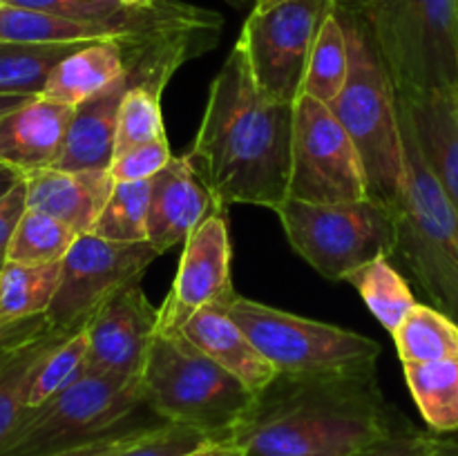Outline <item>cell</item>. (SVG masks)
<instances>
[{
	"instance_id": "44",
	"label": "cell",
	"mask_w": 458,
	"mask_h": 456,
	"mask_svg": "<svg viewBox=\"0 0 458 456\" xmlns=\"http://www.w3.org/2000/svg\"><path fill=\"white\" fill-rule=\"evenodd\" d=\"M282 3H289V0H255L253 3V12H267V9L277 7Z\"/></svg>"
},
{
	"instance_id": "39",
	"label": "cell",
	"mask_w": 458,
	"mask_h": 456,
	"mask_svg": "<svg viewBox=\"0 0 458 456\" xmlns=\"http://www.w3.org/2000/svg\"><path fill=\"white\" fill-rule=\"evenodd\" d=\"M49 322L45 316L30 317V320H18V322H0V349L7 347V344L18 342V340H25L30 335L38 334L40 329H45Z\"/></svg>"
},
{
	"instance_id": "41",
	"label": "cell",
	"mask_w": 458,
	"mask_h": 456,
	"mask_svg": "<svg viewBox=\"0 0 458 456\" xmlns=\"http://www.w3.org/2000/svg\"><path fill=\"white\" fill-rule=\"evenodd\" d=\"M22 179L25 177H22L21 173H16V170L9 168V165L0 164V199H3L16 183H21Z\"/></svg>"
},
{
	"instance_id": "5",
	"label": "cell",
	"mask_w": 458,
	"mask_h": 456,
	"mask_svg": "<svg viewBox=\"0 0 458 456\" xmlns=\"http://www.w3.org/2000/svg\"><path fill=\"white\" fill-rule=\"evenodd\" d=\"M146 407L161 420L226 441L246 418L255 393L197 349L182 331L157 334L141 371Z\"/></svg>"
},
{
	"instance_id": "19",
	"label": "cell",
	"mask_w": 458,
	"mask_h": 456,
	"mask_svg": "<svg viewBox=\"0 0 458 456\" xmlns=\"http://www.w3.org/2000/svg\"><path fill=\"white\" fill-rule=\"evenodd\" d=\"M27 208L58 219L79 235L94 231L98 215L106 208L114 177L110 170H40L25 177Z\"/></svg>"
},
{
	"instance_id": "24",
	"label": "cell",
	"mask_w": 458,
	"mask_h": 456,
	"mask_svg": "<svg viewBox=\"0 0 458 456\" xmlns=\"http://www.w3.org/2000/svg\"><path fill=\"white\" fill-rule=\"evenodd\" d=\"M392 335L403 365L458 358V325L432 304H416Z\"/></svg>"
},
{
	"instance_id": "11",
	"label": "cell",
	"mask_w": 458,
	"mask_h": 456,
	"mask_svg": "<svg viewBox=\"0 0 458 456\" xmlns=\"http://www.w3.org/2000/svg\"><path fill=\"white\" fill-rule=\"evenodd\" d=\"M289 199L347 204L367 197L360 155L327 103L300 97L293 106Z\"/></svg>"
},
{
	"instance_id": "10",
	"label": "cell",
	"mask_w": 458,
	"mask_h": 456,
	"mask_svg": "<svg viewBox=\"0 0 458 456\" xmlns=\"http://www.w3.org/2000/svg\"><path fill=\"white\" fill-rule=\"evenodd\" d=\"M335 7L338 0H289L267 12L250 9L237 43L264 97L298 103L313 45Z\"/></svg>"
},
{
	"instance_id": "2",
	"label": "cell",
	"mask_w": 458,
	"mask_h": 456,
	"mask_svg": "<svg viewBox=\"0 0 458 456\" xmlns=\"http://www.w3.org/2000/svg\"><path fill=\"white\" fill-rule=\"evenodd\" d=\"M405 427L376 374H277L228 443L246 456H353Z\"/></svg>"
},
{
	"instance_id": "12",
	"label": "cell",
	"mask_w": 458,
	"mask_h": 456,
	"mask_svg": "<svg viewBox=\"0 0 458 456\" xmlns=\"http://www.w3.org/2000/svg\"><path fill=\"white\" fill-rule=\"evenodd\" d=\"M159 258L150 241L119 244L97 237L94 232L76 237L61 262V282L49 304V326L65 334H79L94 313L123 286L141 280Z\"/></svg>"
},
{
	"instance_id": "16",
	"label": "cell",
	"mask_w": 458,
	"mask_h": 456,
	"mask_svg": "<svg viewBox=\"0 0 458 456\" xmlns=\"http://www.w3.org/2000/svg\"><path fill=\"white\" fill-rule=\"evenodd\" d=\"M401 121L458 213V92H396Z\"/></svg>"
},
{
	"instance_id": "25",
	"label": "cell",
	"mask_w": 458,
	"mask_h": 456,
	"mask_svg": "<svg viewBox=\"0 0 458 456\" xmlns=\"http://www.w3.org/2000/svg\"><path fill=\"white\" fill-rule=\"evenodd\" d=\"M61 282V262L22 266L7 264L0 273V322L45 316Z\"/></svg>"
},
{
	"instance_id": "32",
	"label": "cell",
	"mask_w": 458,
	"mask_h": 456,
	"mask_svg": "<svg viewBox=\"0 0 458 456\" xmlns=\"http://www.w3.org/2000/svg\"><path fill=\"white\" fill-rule=\"evenodd\" d=\"M159 139H165L161 94L143 85H130L119 110L116 155Z\"/></svg>"
},
{
	"instance_id": "28",
	"label": "cell",
	"mask_w": 458,
	"mask_h": 456,
	"mask_svg": "<svg viewBox=\"0 0 458 456\" xmlns=\"http://www.w3.org/2000/svg\"><path fill=\"white\" fill-rule=\"evenodd\" d=\"M349 76V49L344 27L338 13H331L318 34L313 45L311 58H309L307 76H304V97L316 101L331 103L340 97Z\"/></svg>"
},
{
	"instance_id": "8",
	"label": "cell",
	"mask_w": 458,
	"mask_h": 456,
	"mask_svg": "<svg viewBox=\"0 0 458 456\" xmlns=\"http://www.w3.org/2000/svg\"><path fill=\"white\" fill-rule=\"evenodd\" d=\"M226 308L277 374H376L380 344L367 335L280 311L240 293Z\"/></svg>"
},
{
	"instance_id": "45",
	"label": "cell",
	"mask_w": 458,
	"mask_h": 456,
	"mask_svg": "<svg viewBox=\"0 0 458 456\" xmlns=\"http://www.w3.org/2000/svg\"><path fill=\"white\" fill-rule=\"evenodd\" d=\"M119 3L128 9H137V7H150L155 0H119Z\"/></svg>"
},
{
	"instance_id": "48",
	"label": "cell",
	"mask_w": 458,
	"mask_h": 456,
	"mask_svg": "<svg viewBox=\"0 0 458 456\" xmlns=\"http://www.w3.org/2000/svg\"><path fill=\"white\" fill-rule=\"evenodd\" d=\"M0 273H3V271H0Z\"/></svg>"
},
{
	"instance_id": "30",
	"label": "cell",
	"mask_w": 458,
	"mask_h": 456,
	"mask_svg": "<svg viewBox=\"0 0 458 456\" xmlns=\"http://www.w3.org/2000/svg\"><path fill=\"white\" fill-rule=\"evenodd\" d=\"M148 206H150V179L116 182L92 232L119 244L148 241Z\"/></svg>"
},
{
	"instance_id": "17",
	"label": "cell",
	"mask_w": 458,
	"mask_h": 456,
	"mask_svg": "<svg viewBox=\"0 0 458 456\" xmlns=\"http://www.w3.org/2000/svg\"><path fill=\"white\" fill-rule=\"evenodd\" d=\"M76 107L36 97L0 116V164L22 177L56 165Z\"/></svg>"
},
{
	"instance_id": "20",
	"label": "cell",
	"mask_w": 458,
	"mask_h": 456,
	"mask_svg": "<svg viewBox=\"0 0 458 456\" xmlns=\"http://www.w3.org/2000/svg\"><path fill=\"white\" fill-rule=\"evenodd\" d=\"M130 76L121 79L106 92L81 103L72 116L65 146L58 156L56 170H110L116 155V128L119 110L130 88Z\"/></svg>"
},
{
	"instance_id": "21",
	"label": "cell",
	"mask_w": 458,
	"mask_h": 456,
	"mask_svg": "<svg viewBox=\"0 0 458 456\" xmlns=\"http://www.w3.org/2000/svg\"><path fill=\"white\" fill-rule=\"evenodd\" d=\"M128 76L125 54L119 40H97L81 45L63 58L49 74L40 97L63 106L79 107Z\"/></svg>"
},
{
	"instance_id": "6",
	"label": "cell",
	"mask_w": 458,
	"mask_h": 456,
	"mask_svg": "<svg viewBox=\"0 0 458 456\" xmlns=\"http://www.w3.org/2000/svg\"><path fill=\"white\" fill-rule=\"evenodd\" d=\"M407 188L392 213L396 259L434 308L458 325V213L425 164L414 137L401 121Z\"/></svg>"
},
{
	"instance_id": "26",
	"label": "cell",
	"mask_w": 458,
	"mask_h": 456,
	"mask_svg": "<svg viewBox=\"0 0 458 456\" xmlns=\"http://www.w3.org/2000/svg\"><path fill=\"white\" fill-rule=\"evenodd\" d=\"M85 43H4L0 40V94L40 97L63 58Z\"/></svg>"
},
{
	"instance_id": "9",
	"label": "cell",
	"mask_w": 458,
	"mask_h": 456,
	"mask_svg": "<svg viewBox=\"0 0 458 456\" xmlns=\"http://www.w3.org/2000/svg\"><path fill=\"white\" fill-rule=\"evenodd\" d=\"M277 217L295 253L327 280L344 282L374 259H392V213L369 199L347 204L286 199Z\"/></svg>"
},
{
	"instance_id": "31",
	"label": "cell",
	"mask_w": 458,
	"mask_h": 456,
	"mask_svg": "<svg viewBox=\"0 0 458 456\" xmlns=\"http://www.w3.org/2000/svg\"><path fill=\"white\" fill-rule=\"evenodd\" d=\"M88 374V334L70 335L63 340L36 369L27 389V410L40 407Z\"/></svg>"
},
{
	"instance_id": "33",
	"label": "cell",
	"mask_w": 458,
	"mask_h": 456,
	"mask_svg": "<svg viewBox=\"0 0 458 456\" xmlns=\"http://www.w3.org/2000/svg\"><path fill=\"white\" fill-rule=\"evenodd\" d=\"M208 443H215V438H210L208 434L164 420L148 429L119 456H191Z\"/></svg>"
},
{
	"instance_id": "40",
	"label": "cell",
	"mask_w": 458,
	"mask_h": 456,
	"mask_svg": "<svg viewBox=\"0 0 458 456\" xmlns=\"http://www.w3.org/2000/svg\"><path fill=\"white\" fill-rule=\"evenodd\" d=\"M429 456H458V432L452 436H438L434 443V450Z\"/></svg>"
},
{
	"instance_id": "15",
	"label": "cell",
	"mask_w": 458,
	"mask_h": 456,
	"mask_svg": "<svg viewBox=\"0 0 458 456\" xmlns=\"http://www.w3.org/2000/svg\"><path fill=\"white\" fill-rule=\"evenodd\" d=\"M213 206L208 188L197 177L188 156H173L168 165L150 179L148 241L159 255L186 244Z\"/></svg>"
},
{
	"instance_id": "42",
	"label": "cell",
	"mask_w": 458,
	"mask_h": 456,
	"mask_svg": "<svg viewBox=\"0 0 458 456\" xmlns=\"http://www.w3.org/2000/svg\"><path fill=\"white\" fill-rule=\"evenodd\" d=\"M36 97H27V94H0V116L9 114L16 107L25 106L27 101H31Z\"/></svg>"
},
{
	"instance_id": "43",
	"label": "cell",
	"mask_w": 458,
	"mask_h": 456,
	"mask_svg": "<svg viewBox=\"0 0 458 456\" xmlns=\"http://www.w3.org/2000/svg\"><path fill=\"white\" fill-rule=\"evenodd\" d=\"M228 445H231V443L215 441V443H208V445H206V447H201L199 452H195V454H191V456H219L224 450H226Z\"/></svg>"
},
{
	"instance_id": "22",
	"label": "cell",
	"mask_w": 458,
	"mask_h": 456,
	"mask_svg": "<svg viewBox=\"0 0 458 456\" xmlns=\"http://www.w3.org/2000/svg\"><path fill=\"white\" fill-rule=\"evenodd\" d=\"M70 335L74 334L47 325L38 334L0 349V443L27 410V389L40 362Z\"/></svg>"
},
{
	"instance_id": "29",
	"label": "cell",
	"mask_w": 458,
	"mask_h": 456,
	"mask_svg": "<svg viewBox=\"0 0 458 456\" xmlns=\"http://www.w3.org/2000/svg\"><path fill=\"white\" fill-rule=\"evenodd\" d=\"M79 232L38 210H25L9 246L7 264L40 266L63 262Z\"/></svg>"
},
{
	"instance_id": "3",
	"label": "cell",
	"mask_w": 458,
	"mask_h": 456,
	"mask_svg": "<svg viewBox=\"0 0 458 456\" xmlns=\"http://www.w3.org/2000/svg\"><path fill=\"white\" fill-rule=\"evenodd\" d=\"M335 13L347 36L349 76L340 97L329 107L360 155L369 201L394 213L407 188L405 141L396 89L360 16L343 0H338Z\"/></svg>"
},
{
	"instance_id": "34",
	"label": "cell",
	"mask_w": 458,
	"mask_h": 456,
	"mask_svg": "<svg viewBox=\"0 0 458 456\" xmlns=\"http://www.w3.org/2000/svg\"><path fill=\"white\" fill-rule=\"evenodd\" d=\"M170 159L173 155H170L168 137H165L116 155L110 165V174L114 182H146L161 173Z\"/></svg>"
},
{
	"instance_id": "47",
	"label": "cell",
	"mask_w": 458,
	"mask_h": 456,
	"mask_svg": "<svg viewBox=\"0 0 458 456\" xmlns=\"http://www.w3.org/2000/svg\"><path fill=\"white\" fill-rule=\"evenodd\" d=\"M246 3H249V0H237V7H244ZM253 3H255V0H253Z\"/></svg>"
},
{
	"instance_id": "18",
	"label": "cell",
	"mask_w": 458,
	"mask_h": 456,
	"mask_svg": "<svg viewBox=\"0 0 458 456\" xmlns=\"http://www.w3.org/2000/svg\"><path fill=\"white\" fill-rule=\"evenodd\" d=\"M228 302L208 304V307L199 308L183 325L182 334L258 396L259 392H264L276 380L277 369L255 347V342L246 335V331L233 320L226 308Z\"/></svg>"
},
{
	"instance_id": "1",
	"label": "cell",
	"mask_w": 458,
	"mask_h": 456,
	"mask_svg": "<svg viewBox=\"0 0 458 456\" xmlns=\"http://www.w3.org/2000/svg\"><path fill=\"white\" fill-rule=\"evenodd\" d=\"M293 106L264 97L235 43L208 89L188 161L215 204L277 210L289 199Z\"/></svg>"
},
{
	"instance_id": "46",
	"label": "cell",
	"mask_w": 458,
	"mask_h": 456,
	"mask_svg": "<svg viewBox=\"0 0 458 456\" xmlns=\"http://www.w3.org/2000/svg\"><path fill=\"white\" fill-rule=\"evenodd\" d=\"M219 456H246V452H244V450H242V447L233 445V443H231V445H228V447H226V450H224V452H222V454H219Z\"/></svg>"
},
{
	"instance_id": "13",
	"label": "cell",
	"mask_w": 458,
	"mask_h": 456,
	"mask_svg": "<svg viewBox=\"0 0 458 456\" xmlns=\"http://www.w3.org/2000/svg\"><path fill=\"white\" fill-rule=\"evenodd\" d=\"M231 262L228 213L224 206L215 204L208 217L183 244L177 275L159 308V335L177 334L199 308L228 302L237 293Z\"/></svg>"
},
{
	"instance_id": "23",
	"label": "cell",
	"mask_w": 458,
	"mask_h": 456,
	"mask_svg": "<svg viewBox=\"0 0 458 456\" xmlns=\"http://www.w3.org/2000/svg\"><path fill=\"white\" fill-rule=\"evenodd\" d=\"M405 383L434 434L458 432V358L405 362Z\"/></svg>"
},
{
	"instance_id": "4",
	"label": "cell",
	"mask_w": 458,
	"mask_h": 456,
	"mask_svg": "<svg viewBox=\"0 0 458 456\" xmlns=\"http://www.w3.org/2000/svg\"><path fill=\"white\" fill-rule=\"evenodd\" d=\"M343 3L365 22L396 92H458V0Z\"/></svg>"
},
{
	"instance_id": "7",
	"label": "cell",
	"mask_w": 458,
	"mask_h": 456,
	"mask_svg": "<svg viewBox=\"0 0 458 456\" xmlns=\"http://www.w3.org/2000/svg\"><path fill=\"white\" fill-rule=\"evenodd\" d=\"M146 407L141 376H89L76 380L40 407L22 411L0 443V456H49L97 441Z\"/></svg>"
},
{
	"instance_id": "14",
	"label": "cell",
	"mask_w": 458,
	"mask_h": 456,
	"mask_svg": "<svg viewBox=\"0 0 458 456\" xmlns=\"http://www.w3.org/2000/svg\"><path fill=\"white\" fill-rule=\"evenodd\" d=\"M89 376H141L159 334V308L139 282L112 295L85 326Z\"/></svg>"
},
{
	"instance_id": "27",
	"label": "cell",
	"mask_w": 458,
	"mask_h": 456,
	"mask_svg": "<svg viewBox=\"0 0 458 456\" xmlns=\"http://www.w3.org/2000/svg\"><path fill=\"white\" fill-rule=\"evenodd\" d=\"M349 284L360 293L367 308L376 316V320L394 334L405 320L407 313L419 304V300L411 293L405 277L398 273L389 258H378L374 262L365 264L352 275H347Z\"/></svg>"
},
{
	"instance_id": "38",
	"label": "cell",
	"mask_w": 458,
	"mask_h": 456,
	"mask_svg": "<svg viewBox=\"0 0 458 456\" xmlns=\"http://www.w3.org/2000/svg\"><path fill=\"white\" fill-rule=\"evenodd\" d=\"M27 210V183L22 179L21 183L12 188L7 195L0 199V271L7 266L9 246H12L13 232H16L18 222Z\"/></svg>"
},
{
	"instance_id": "37",
	"label": "cell",
	"mask_w": 458,
	"mask_h": 456,
	"mask_svg": "<svg viewBox=\"0 0 458 456\" xmlns=\"http://www.w3.org/2000/svg\"><path fill=\"white\" fill-rule=\"evenodd\" d=\"M437 443V434L419 432L414 427H405L353 456H429Z\"/></svg>"
},
{
	"instance_id": "36",
	"label": "cell",
	"mask_w": 458,
	"mask_h": 456,
	"mask_svg": "<svg viewBox=\"0 0 458 456\" xmlns=\"http://www.w3.org/2000/svg\"><path fill=\"white\" fill-rule=\"evenodd\" d=\"M164 423V420H157V423H137V420H128L125 425H121L114 432L106 434V436L97 438V441L83 443L79 447H72V450L56 452V454L49 456H119L125 447L132 445L139 436L148 432L155 425Z\"/></svg>"
},
{
	"instance_id": "35",
	"label": "cell",
	"mask_w": 458,
	"mask_h": 456,
	"mask_svg": "<svg viewBox=\"0 0 458 456\" xmlns=\"http://www.w3.org/2000/svg\"><path fill=\"white\" fill-rule=\"evenodd\" d=\"M0 4L38 9L58 16L83 18V21H110L128 12V7H123L119 0H0Z\"/></svg>"
}]
</instances>
